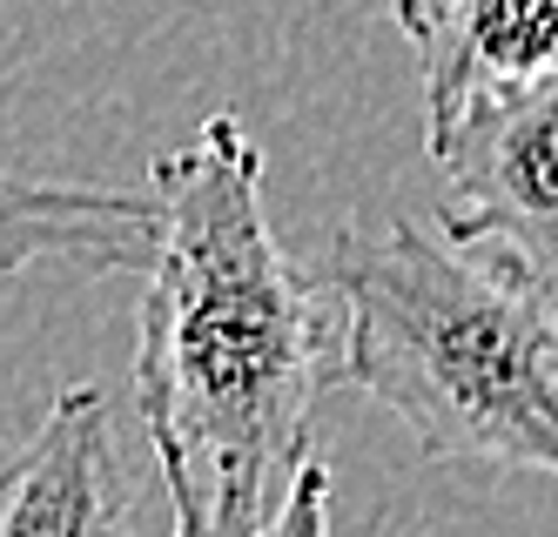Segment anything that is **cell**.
Masks as SVG:
<instances>
[{
    "label": "cell",
    "instance_id": "cell-1",
    "mask_svg": "<svg viewBox=\"0 0 558 537\" xmlns=\"http://www.w3.org/2000/svg\"><path fill=\"white\" fill-rule=\"evenodd\" d=\"M155 256L135 309V410L169 498L290 490L310 417L343 383V296L263 209V148L216 108L155 161Z\"/></svg>",
    "mask_w": 558,
    "mask_h": 537
},
{
    "label": "cell",
    "instance_id": "cell-2",
    "mask_svg": "<svg viewBox=\"0 0 558 537\" xmlns=\"http://www.w3.org/2000/svg\"><path fill=\"white\" fill-rule=\"evenodd\" d=\"M324 276L343 296V383L404 417L430 464L558 477V289L492 242L356 222Z\"/></svg>",
    "mask_w": 558,
    "mask_h": 537
},
{
    "label": "cell",
    "instance_id": "cell-3",
    "mask_svg": "<svg viewBox=\"0 0 558 537\" xmlns=\"http://www.w3.org/2000/svg\"><path fill=\"white\" fill-rule=\"evenodd\" d=\"M424 148L445 182L437 229L492 242L558 289V68L464 101L424 129Z\"/></svg>",
    "mask_w": 558,
    "mask_h": 537
},
{
    "label": "cell",
    "instance_id": "cell-4",
    "mask_svg": "<svg viewBox=\"0 0 558 537\" xmlns=\"http://www.w3.org/2000/svg\"><path fill=\"white\" fill-rule=\"evenodd\" d=\"M0 537H142L101 390H61L34 437L0 457Z\"/></svg>",
    "mask_w": 558,
    "mask_h": 537
},
{
    "label": "cell",
    "instance_id": "cell-5",
    "mask_svg": "<svg viewBox=\"0 0 558 537\" xmlns=\"http://www.w3.org/2000/svg\"><path fill=\"white\" fill-rule=\"evenodd\" d=\"M390 21L417 54L424 129L558 68V0H390Z\"/></svg>",
    "mask_w": 558,
    "mask_h": 537
},
{
    "label": "cell",
    "instance_id": "cell-6",
    "mask_svg": "<svg viewBox=\"0 0 558 537\" xmlns=\"http://www.w3.org/2000/svg\"><path fill=\"white\" fill-rule=\"evenodd\" d=\"M155 195L82 188L14 175L0 161V276L27 269H88V276H142L155 256Z\"/></svg>",
    "mask_w": 558,
    "mask_h": 537
},
{
    "label": "cell",
    "instance_id": "cell-7",
    "mask_svg": "<svg viewBox=\"0 0 558 537\" xmlns=\"http://www.w3.org/2000/svg\"><path fill=\"white\" fill-rule=\"evenodd\" d=\"M283 504V490L269 484H216L203 498H169L175 530L169 537H269V517Z\"/></svg>",
    "mask_w": 558,
    "mask_h": 537
},
{
    "label": "cell",
    "instance_id": "cell-8",
    "mask_svg": "<svg viewBox=\"0 0 558 537\" xmlns=\"http://www.w3.org/2000/svg\"><path fill=\"white\" fill-rule=\"evenodd\" d=\"M269 537H330V464L316 450L290 471V490L269 517Z\"/></svg>",
    "mask_w": 558,
    "mask_h": 537
}]
</instances>
